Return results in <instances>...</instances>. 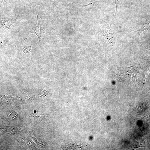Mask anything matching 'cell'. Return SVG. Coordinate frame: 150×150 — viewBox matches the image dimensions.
Masks as SVG:
<instances>
[{
    "mask_svg": "<svg viewBox=\"0 0 150 150\" xmlns=\"http://www.w3.org/2000/svg\"><path fill=\"white\" fill-rule=\"evenodd\" d=\"M112 23H105L100 25L98 31L104 36L108 46H113L115 43L114 36L111 30Z\"/></svg>",
    "mask_w": 150,
    "mask_h": 150,
    "instance_id": "6da1fadb",
    "label": "cell"
},
{
    "mask_svg": "<svg viewBox=\"0 0 150 150\" xmlns=\"http://www.w3.org/2000/svg\"><path fill=\"white\" fill-rule=\"evenodd\" d=\"M150 24V17L148 19L146 22L145 24L143 25L140 29L137 30L134 32V35L136 39L139 41L140 36V34L143 32L144 31L147 30Z\"/></svg>",
    "mask_w": 150,
    "mask_h": 150,
    "instance_id": "7a4b0ae2",
    "label": "cell"
},
{
    "mask_svg": "<svg viewBox=\"0 0 150 150\" xmlns=\"http://www.w3.org/2000/svg\"><path fill=\"white\" fill-rule=\"evenodd\" d=\"M41 27L40 26L39 22L38 21V23L37 26H34L32 30L31 31V32H32L34 34H36L38 36L40 42L41 39V36L42 35V31L40 29Z\"/></svg>",
    "mask_w": 150,
    "mask_h": 150,
    "instance_id": "3957f363",
    "label": "cell"
},
{
    "mask_svg": "<svg viewBox=\"0 0 150 150\" xmlns=\"http://www.w3.org/2000/svg\"><path fill=\"white\" fill-rule=\"evenodd\" d=\"M99 1H97L95 0H91V1L90 2V3L88 4L87 5H85V6H93L94 7V4L96 2H99Z\"/></svg>",
    "mask_w": 150,
    "mask_h": 150,
    "instance_id": "277c9868",
    "label": "cell"
},
{
    "mask_svg": "<svg viewBox=\"0 0 150 150\" xmlns=\"http://www.w3.org/2000/svg\"><path fill=\"white\" fill-rule=\"evenodd\" d=\"M31 49V46L27 47H25L24 48L23 51L25 53H29L30 52Z\"/></svg>",
    "mask_w": 150,
    "mask_h": 150,
    "instance_id": "5b68a950",
    "label": "cell"
}]
</instances>
